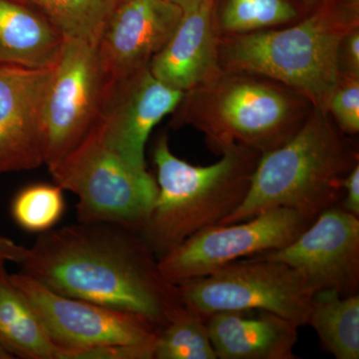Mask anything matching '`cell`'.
I'll list each match as a JSON object with an SVG mask.
<instances>
[{"mask_svg": "<svg viewBox=\"0 0 359 359\" xmlns=\"http://www.w3.org/2000/svg\"><path fill=\"white\" fill-rule=\"evenodd\" d=\"M49 289L137 314L159 332L184 308L178 285L161 273L140 233L107 223H80L41 233L20 263Z\"/></svg>", "mask_w": 359, "mask_h": 359, "instance_id": "6da1fadb", "label": "cell"}, {"mask_svg": "<svg viewBox=\"0 0 359 359\" xmlns=\"http://www.w3.org/2000/svg\"><path fill=\"white\" fill-rule=\"evenodd\" d=\"M359 26V0H323L302 20L262 32L221 35L219 65L276 80L327 113L342 39Z\"/></svg>", "mask_w": 359, "mask_h": 359, "instance_id": "7a4b0ae2", "label": "cell"}, {"mask_svg": "<svg viewBox=\"0 0 359 359\" xmlns=\"http://www.w3.org/2000/svg\"><path fill=\"white\" fill-rule=\"evenodd\" d=\"M358 164L353 142L328 113L313 108L290 140L262 154L244 201L218 224L245 221L276 208L314 219L339 205L344 179Z\"/></svg>", "mask_w": 359, "mask_h": 359, "instance_id": "3957f363", "label": "cell"}, {"mask_svg": "<svg viewBox=\"0 0 359 359\" xmlns=\"http://www.w3.org/2000/svg\"><path fill=\"white\" fill-rule=\"evenodd\" d=\"M313 108L306 97L271 78L221 70L184 92L172 125L199 130L218 152L242 145L264 154L290 140Z\"/></svg>", "mask_w": 359, "mask_h": 359, "instance_id": "277c9868", "label": "cell"}, {"mask_svg": "<svg viewBox=\"0 0 359 359\" xmlns=\"http://www.w3.org/2000/svg\"><path fill=\"white\" fill-rule=\"evenodd\" d=\"M209 166L176 157L161 136L154 148L157 197L140 235L160 259L201 230L221 223L249 191L261 153L242 145L221 151Z\"/></svg>", "mask_w": 359, "mask_h": 359, "instance_id": "5b68a950", "label": "cell"}, {"mask_svg": "<svg viewBox=\"0 0 359 359\" xmlns=\"http://www.w3.org/2000/svg\"><path fill=\"white\" fill-rule=\"evenodd\" d=\"M48 170L56 185L77 196L80 223L114 224L140 233L157 197L152 175L123 159L94 129Z\"/></svg>", "mask_w": 359, "mask_h": 359, "instance_id": "8992f818", "label": "cell"}, {"mask_svg": "<svg viewBox=\"0 0 359 359\" xmlns=\"http://www.w3.org/2000/svg\"><path fill=\"white\" fill-rule=\"evenodd\" d=\"M187 309L207 318L223 311H263L308 325L316 290L297 269L269 259H238L178 285Z\"/></svg>", "mask_w": 359, "mask_h": 359, "instance_id": "52a82bcc", "label": "cell"}, {"mask_svg": "<svg viewBox=\"0 0 359 359\" xmlns=\"http://www.w3.org/2000/svg\"><path fill=\"white\" fill-rule=\"evenodd\" d=\"M111 83L96 44L65 39L44 100L42 131L47 167L72 152L93 130Z\"/></svg>", "mask_w": 359, "mask_h": 359, "instance_id": "ba28073f", "label": "cell"}, {"mask_svg": "<svg viewBox=\"0 0 359 359\" xmlns=\"http://www.w3.org/2000/svg\"><path fill=\"white\" fill-rule=\"evenodd\" d=\"M313 221L294 210L276 208L245 221L215 224L158 259L161 273L176 285L211 275L238 259L285 248Z\"/></svg>", "mask_w": 359, "mask_h": 359, "instance_id": "9c48e42d", "label": "cell"}, {"mask_svg": "<svg viewBox=\"0 0 359 359\" xmlns=\"http://www.w3.org/2000/svg\"><path fill=\"white\" fill-rule=\"evenodd\" d=\"M9 278L39 314L59 353L106 344L155 342L157 330L137 314L58 294L23 271Z\"/></svg>", "mask_w": 359, "mask_h": 359, "instance_id": "30bf717a", "label": "cell"}, {"mask_svg": "<svg viewBox=\"0 0 359 359\" xmlns=\"http://www.w3.org/2000/svg\"><path fill=\"white\" fill-rule=\"evenodd\" d=\"M252 257L292 266L316 292L330 290L342 295L358 294V217L334 205L320 212L290 245Z\"/></svg>", "mask_w": 359, "mask_h": 359, "instance_id": "8fae6325", "label": "cell"}, {"mask_svg": "<svg viewBox=\"0 0 359 359\" xmlns=\"http://www.w3.org/2000/svg\"><path fill=\"white\" fill-rule=\"evenodd\" d=\"M183 95L157 79L146 66L112 81L93 129L123 159L146 171L149 136L165 116L176 110Z\"/></svg>", "mask_w": 359, "mask_h": 359, "instance_id": "7c38bea8", "label": "cell"}, {"mask_svg": "<svg viewBox=\"0 0 359 359\" xmlns=\"http://www.w3.org/2000/svg\"><path fill=\"white\" fill-rule=\"evenodd\" d=\"M52 73L0 65V175L45 165L42 116Z\"/></svg>", "mask_w": 359, "mask_h": 359, "instance_id": "4fadbf2b", "label": "cell"}, {"mask_svg": "<svg viewBox=\"0 0 359 359\" xmlns=\"http://www.w3.org/2000/svg\"><path fill=\"white\" fill-rule=\"evenodd\" d=\"M183 11L166 0H118L97 42V52L112 81L149 66L167 43Z\"/></svg>", "mask_w": 359, "mask_h": 359, "instance_id": "5bb4252c", "label": "cell"}, {"mask_svg": "<svg viewBox=\"0 0 359 359\" xmlns=\"http://www.w3.org/2000/svg\"><path fill=\"white\" fill-rule=\"evenodd\" d=\"M219 37L215 0H202L184 11L173 34L151 59L149 68L163 83L189 91L221 72Z\"/></svg>", "mask_w": 359, "mask_h": 359, "instance_id": "9a60e30c", "label": "cell"}, {"mask_svg": "<svg viewBox=\"0 0 359 359\" xmlns=\"http://www.w3.org/2000/svg\"><path fill=\"white\" fill-rule=\"evenodd\" d=\"M207 320L217 358L294 359L299 325L263 311H223Z\"/></svg>", "mask_w": 359, "mask_h": 359, "instance_id": "2e32d148", "label": "cell"}, {"mask_svg": "<svg viewBox=\"0 0 359 359\" xmlns=\"http://www.w3.org/2000/svg\"><path fill=\"white\" fill-rule=\"evenodd\" d=\"M65 37L44 16L18 0H0V65L54 67Z\"/></svg>", "mask_w": 359, "mask_h": 359, "instance_id": "e0dca14e", "label": "cell"}, {"mask_svg": "<svg viewBox=\"0 0 359 359\" xmlns=\"http://www.w3.org/2000/svg\"><path fill=\"white\" fill-rule=\"evenodd\" d=\"M0 346L14 358L58 359V347L4 266L0 268Z\"/></svg>", "mask_w": 359, "mask_h": 359, "instance_id": "ac0fdd59", "label": "cell"}, {"mask_svg": "<svg viewBox=\"0 0 359 359\" xmlns=\"http://www.w3.org/2000/svg\"><path fill=\"white\" fill-rule=\"evenodd\" d=\"M308 325L335 358H359L358 294L342 295L330 290L316 292Z\"/></svg>", "mask_w": 359, "mask_h": 359, "instance_id": "d6986e66", "label": "cell"}, {"mask_svg": "<svg viewBox=\"0 0 359 359\" xmlns=\"http://www.w3.org/2000/svg\"><path fill=\"white\" fill-rule=\"evenodd\" d=\"M311 11L297 0H215L219 35L283 27L302 20Z\"/></svg>", "mask_w": 359, "mask_h": 359, "instance_id": "ffe728a7", "label": "cell"}, {"mask_svg": "<svg viewBox=\"0 0 359 359\" xmlns=\"http://www.w3.org/2000/svg\"><path fill=\"white\" fill-rule=\"evenodd\" d=\"M44 16L65 39L96 44L118 0H18Z\"/></svg>", "mask_w": 359, "mask_h": 359, "instance_id": "44dd1931", "label": "cell"}, {"mask_svg": "<svg viewBox=\"0 0 359 359\" xmlns=\"http://www.w3.org/2000/svg\"><path fill=\"white\" fill-rule=\"evenodd\" d=\"M154 359H217L207 320L184 306L157 332Z\"/></svg>", "mask_w": 359, "mask_h": 359, "instance_id": "7402d4cb", "label": "cell"}, {"mask_svg": "<svg viewBox=\"0 0 359 359\" xmlns=\"http://www.w3.org/2000/svg\"><path fill=\"white\" fill-rule=\"evenodd\" d=\"M65 210L63 189L58 185L35 184L15 196L11 215L18 226L30 233H44L60 221Z\"/></svg>", "mask_w": 359, "mask_h": 359, "instance_id": "603a6c76", "label": "cell"}, {"mask_svg": "<svg viewBox=\"0 0 359 359\" xmlns=\"http://www.w3.org/2000/svg\"><path fill=\"white\" fill-rule=\"evenodd\" d=\"M327 113L340 131L359 132V77L339 74L328 101Z\"/></svg>", "mask_w": 359, "mask_h": 359, "instance_id": "cb8c5ba5", "label": "cell"}, {"mask_svg": "<svg viewBox=\"0 0 359 359\" xmlns=\"http://www.w3.org/2000/svg\"><path fill=\"white\" fill-rule=\"evenodd\" d=\"M58 359H154V344H106L60 351Z\"/></svg>", "mask_w": 359, "mask_h": 359, "instance_id": "d4e9b609", "label": "cell"}, {"mask_svg": "<svg viewBox=\"0 0 359 359\" xmlns=\"http://www.w3.org/2000/svg\"><path fill=\"white\" fill-rule=\"evenodd\" d=\"M337 63L339 74L359 77V26L340 42Z\"/></svg>", "mask_w": 359, "mask_h": 359, "instance_id": "484cf974", "label": "cell"}, {"mask_svg": "<svg viewBox=\"0 0 359 359\" xmlns=\"http://www.w3.org/2000/svg\"><path fill=\"white\" fill-rule=\"evenodd\" d=\"M340 207L355 217L359 216V164L344 179Z\"/></svg>", "mask_w": 359, "mask_h": 359, "instance_id": "4316f807", "label": "cell"}, {"mask_svg": "<svg viewBox=\"0 0 359 359\" xmlns=\"http://www.w3.org/2000/svg\"><path fill=\"white\" fill-rule=\"evenodd\" d=\"M0 252L4 255L8 262L20 264L26 254V248L16 245L13 241L0 236Z\"/></svg>", "mask_w": 359, "mask_h": 359, "instance_id": "83f0119b", "label": "cell"}, {"mask_svg": "<svg viewBox=\"0 0 359 359\" xmlns=\"http://www.w3.org/2000/svg\"><path fill=\"white\" fill-rule=\"evenodd\" d=\"M166 1L178 6L184 13V11L192 8L193 6H197L202 0H166Z\"/></svg>", "mask_w": 359, "mask_h": 359, "instance_id": "f1b7e54d", "label": "cell"}, {"mask_svg": "<svg viewBox=\"0 0 359 359\" xmlns=\"http://www.w3.org/2000/svg\"><path fill=\"white\" fill-rule=\"evenodd\" d=\"M13 354L9 353L4 347L0 346V359H13Z\"/></svg>", "mask_w": 359, "mask_h": 359, "instance_id": "f546056e", "label": "cell"}, {"mask_svg": "<svg viewBox=\"0 0 359 359\" xmlns=\"http://www.w3.org/2000/svg\"><path fill=\"white\" fill-rule=\"evenodd\" d=\"M321 1H323V0H306V2H308V4H309V8H311V11H313L314 7L318 6V4H320V2H321Z\"/></svg>", "mask_w": 359, "mask_h": 359, "instance_id": "4dcf8cb0", "label": "cell"}, {"mask_svg": "<svg viewBox=\"0 0 359 359\" xmlns=\"http://www.w3.org/2000/svg\"><path fill=\"white\" fill-rule=\"evenodd\" d=\"M6 262H8L7 257L4 256V255L2 254V252H0V268L4 266V264H6Z\"/></svg>", "mask_w": 359, "mask_h": 359, "instance_id": "1f68e13d", "label": "cell"}]
</instances>
